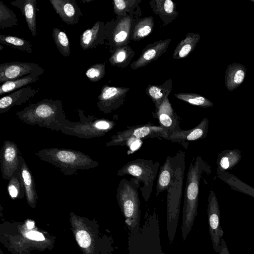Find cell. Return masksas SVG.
Listing matches in <instances>:
<instances>
[{
    "instance_id": "1",
    "label": "cell",
    "mask_w": 254,
    "mask_h": 254,
    "mask_svg": "<svg viewBox=\"0 0 254 254\" xmlns=\"http://www.w3.org/2000/svg\"><path fill=\"white\" fill-rule=\"evenodd\" d=\"M15 115L26 125H38L57 131L68 127L71 123L67 119L60 100L43 99L29 104Z\"/></svg>"
},
{
    "instance_id": "2",
    "label": "cell",
    "mask_w": 254,
    "mask_h": 254,
    "mask_svg": "<svg viewBox=\"0 0 254 254\" xmlns=\"http://www.w3.org/2000/svg\"><path fill=\"white\" fill-rule=\"evenodd\" d=\"M211 173L209 165L200 156L193 158L187 174L183 208L182 237L185 240L197 214L200 179L204 173Z\"/></svg>"
},
{
    "instance_id": "3",
    "label": "cell",
    "mask_w": 254,
    "mask_h": 254,
    "mask_svg": "<svg viewBox=\"0 0 254 254\" xmlns=\"http://www.w3.org/2000/svg\"><path fill=\"white\" fill-rule=\"evenodd\" d=\"M41 160L55 166L65 176L75 174L79 170H89L99 163L81 151L65 148H50L35 153Z\"/></svg>"
},
{
    "instance_id": "4",
    "label": "cell",
    "mask_w": 254,
    "mask_h": 254,
    "mask_svg": "<svg viewBox=\"0 0 254 254\" xmlns=\"http://www.w3.org/2000/svg\"><path fill=\"white\" fill-rule=\"evenodd\" d=\"M176 155L174 173L167 190V229L170 244L174 241L178 226L186 167V153L180 150Z\"/></svg>"
},
{
    "instance_id": "5",
    "label": "cell",
    "mask_w": 254,
    "mask_h": 254,
    "mask_svg": "<svg viewBox=\"0 0 254 254\" xmlns=\"http://www.w3.org/2000/svg\"><path fill=\"white\" fill-rule=\"evenodd\" d=\"M140 183L134 178H123L117 189L116 198L128 229L133 232L139 227L140 220V201L138 190Z\"/></svg>"
},
{
    "instance_id": "6",
    "label": "cell",
    "mask_w": 254,
    "mask_h": 254,
    "mask_svg": "<svg viewBox=\"0 0 254 254\" xmlns=\"http://www.w3.org/2000/svg\"><path fill=\"white\" fill-rule=\"evenodd\" d=\"M160 163L151 160L136 159L125 164L117 171V175L122 177L130 175L142 185L139 189L142 196L147 201L153 190L154 182L157 176Z\"/></svg>"
},
{
    "instance_id": "7",
    "label": "cell",
    "mask_w": 254,
    "mask_h": 254,
    "mask_svg": "<svg viewBox=\"0 0 254 254\" xmlns=\"http://www.w3.org/2000/svg\"><path fill=\"white\" fill-rule=\"evenodd\" d=\"M77 112L79 121L71 122L68 127L61 131L63 133L86 139L101 137L111 130L116 125L115 123L111 120L97 119L93 115L86 117L81 109H78Z\"/></svg>"
},
{
    "instance_id": "8",
    "label": "cell",
    "mask_w": 254,
    "mask_h": 254,
    "mask_svg": "<svg viewBox=\"0 0 254 254\" xmlns=\"http://www.w3.org/2000/svg\"><path fill=\"white\" fill-rule=\"evenodd\" d=\"M167 131L160 125L150 124L137 125L119 131L110 137L106 143L107 147L124 146L132 140L161 137L165 139Z\"/></svg>"
},
{
    "instance_id": "9",
    "label": "cell",
    "mask_w": 254,
    "mask_h": 254,
    "mask_svg": "<svg viewBox=\"0 0 254 254\" xmlns=\"http://www.w3.org/2000/svg\"><path fill=\"white\" fill-rule=\"evenodd\" d=\"M207 219L209 231L213 248L218 253L224 231L220 224V212L218 200L213 190L211 189L208 198Z\"/></svg>"
},
{
    "instance_id": "10",
    "label": "cell",
    "mask_w": 254,
    "mask_h": 254,
    "mask_svg": "<svg viewBox=\"0 0 254 254\" xmlns=\"http://www.w3.org/2000/svg\"><path fill=\"white\" fill-rule=\"evenodd\" d=\"M44 69L35 63L9 62L0 64V83L19 78L30 74L41 75Z\"/></svg>"
},
{
    "instance_id": "11",
    "label": "cell",
    "mask_w": 254,
    "mask_h": 254,
    "mask_svg": "<svg viewBox=\"0 0 254 254\" xmlns=\"http://www.w3.org/2000/svg\"><path fill=\"white\" fill-rule=\"evenodd\" d=\"M20 155L15 142L9 140L3 142L0 150V163L2 177L4 180L9 181L18 170Z\"/></svg>"
},
{
    "instance_id": "12",
    "label": "cell",
    "mask_w": 254,
    "mask_h": 254,
    "mask_svg": "<svg viewBox=\"0 0 254 254\" xmlns=\"http://www.w3.org/2000/svg\"><path fill=\"white\" fill-rule=\"evenodd\" d=\"M128 88L117 87L105 85L102 88L98 97L97 107L105 114L111 113L121 107L124 102V97Z\"/></svg>"
},
{
    "instance_id": "13",
    "label": "cell",
    "mask_w": 254,
    "mask_h": 254,
    "mask_svg": "<svg viewBox=\"0 0 254 254\" xmlns=\"http://www.w3.org/2000/svg\"><path fill=\"white\" fill-rule=\"evenodd\" d=\"M209 121L207 118H203L200 123L194 127L185 130L169 132L167 133L165 139L174 142L183 143L186 141H191L206 138L208 133Z\"/></svg>"
},
{
    "instance_id": "14",
    "label": "cell",
    "mask_w": 254,
    "mask_h": 254,
    "mask_svg": "<svg viewBox=\"0 0 254 254\" xmlns=\"http://www.w3.org/2000/svg\"><path fill=\"white\" fill-rule=\"evenodd\" d=\"M50 2L66 24L74 25L79 22L82 13L75 0H50Z\"/></svg>"
},
{
    "instance_id": "15",
    "label": "cell",
    "mask_w": 254,
    "mask_h": 254,
    "mask_svg": "<svg viewBox=\"0 0 254 254\" xmlns=\"http://www.w3.org/2000/svg\"><path fill=\"white\" fill-rule=\"evenodd\" d=\"M156 111L160 126L165 129L167 133L182 129L180 127V118L174 111L168 98L164 101Z\"/></svg>"
},
{
    "instance_id": "16",
    "label": "cell",
    "mask_w": 254,
    "mask_h": 254,
    "mask_svg": "<svg viewBox=\"0 0 254 254\" xmlns=\"http://www.w3.org/2000/svg\"><path fill=\"white\" fill-rule=\"evenodd\" d=\"M37 93L36 89L30 86H25L0 99V114L8 112L16 105H21L35 96Z\"/></svg>"
},
{
    "instance_id": "17",
    "label": "cell",
    "mask_w": 254,
    "mask_h": 254,
    "mask_svg": "<svg viewBox=\"0 0 254 254\" xmlns=\"http://www.w3.org/2000/svg\"><path fill=\"white\" fill-rule=\"evenodd\" d=\"M105 35V25L103 22L98 21L91 28L81 34L79 38L80 46L83 50L96 48L103 44Z\"/></svg>"
},
{
    "instance_id": "18",
    "label": "cell",
    "mask_w": 254,
    "mask_h": 254,
    "mask_svg": "<svg viewBox=\"0 0 254 254\" xmlns=\"http://www.w3.org/2000/svg\"><path fill=\"white\" fill-rule=\"evenodd\" d=\"M19 172L22 181L26 200L31 207L34 208L38 198L34 178L24 159L20 155Z\"/></svg>"
},
{
    "instance_id": "19",
    "label": "cell",
    "mask_w": 254,
    "mask_h": 254,
    "mask_svg": "<svg viewBox=\"0 0 254 254\" xmlns=\"http://www.w3.org/2000/svg\"><path fill=\"white\" fill-rule=\"evenodd\" d=\"M171 39L159 41L148 46L143 51L138 60L132 63L131 67L133 69L142 67L152 61L157 60L166 51Z\"/></svg>"
},
{
    "instance_id": "20",
    "label": "cell",
    "mask_w": 254,
    "mask_h": 254,
    "mask_svg": "<svg viewBox=\"0 0 254 254\" xmlns=\"http://www.w3.org/2000/svg\"><path fill=\"white\" fill-rule=\"evenodd\" d=\"M130 19H121L113 27L108 23L105 25L106 35L109 39L112 46H118L127 40L129 33Z\"/></svg>"
},
{
    "instance_id": "21",
    "label": "cell",
    "mask_w": 254,
    "mask_h": 254,
    "mask_svg": "<svg viewBox=\"0 0 254 254\" xmlns=\"http://www.w3.org/2000/svg\"><path fill=\"white\" fill-rule=\"evenodd\" d=\"M11 4L18 7L24 16L32 36L37 35L36 28V0H17L10 2Z\"/></svg>"
},
{
    "instance_id": "22",
    "label": "cell",
    "mask_w": 254,
    "mask_h": 254,
    "mask_svg": "<svg viewBox=\"0 0 254 254\" xmlns=\"http://www.w3.org/2000/svg\"><path fill=\"white\" fill-rule=\"evenodd\" d=\"M176 160V155L168 156L164 163L161 167L156 184V196L164 190H167L174 173Z\"/></svg>"
},
{
    "instance_id": "23",
    "label": "cell",
    "mask_w": 254,
    "mask_h": 254,
    "mask_svg": "<svg viewBox=\"0 0 254 254\" xmlns=\"http://www.w3.org/2000/svg\"><path fill=\"white\" fill-rule=\"evenodd\" d=\"M242 157L241 151L237 149H226L221 151L216 160L217 175L232 170L238 164Z\"/></svg>"
},
{
    "instance_id": "24",
    "label": "cell",
    "mask_w": 254,
    "mask_h": 254,
    "mask_svg": "<svg viewBox=\"0 0 254 254\" xmlns=\"http://www.w3.org/2000/svg\"><path fill=\"white\" fill-rule=\"evenodd\" d=\"M247 69L240 64H230L226 70L225 84L227 89L232 91L239 86L244 81Z\"/></svg>"
},
{
    "instance_id": "25",
    "label": "cell",
    "mask_w": 254,
    "mask_h": 254,
    "mask_svg": "<svg viewBox=\"0 0 254 254\" xmlns=\"http://www.w3.org/2000/svg\"><path fill=\"white\" fill-rule=\"evenodd\" d=\"M199 39L200 35L198 33H188L176 47L173 55V58L179 60L187 57L193 50Z\"/></svg>"
},
{
    "instance_id": "26",
    "label": "cell",
    "mask_w": 254,
    "mask_h": 254,
    "mask_svg": "<svg viewBox=\"0 0 254 254\" xmlns=\"http://www.w3.org/2000/svg\"><path fill=\"white\" fill-rule=\"evenodd\" d=\"M218 177L228 185L231 190L254 198V188L244 183L235 175L226 172L218 174Z\"/></svg>"
},
{
    "instance_id": "27",
    "label": "cell",
    "mask_w": 254,
    "mask_h": 254,
    "mask_svg": "<svg viewBox=\"0 0 254 254\" xmlns=\"http://www.w3.org/2000/svg\"><path fill=\"white\" fill-rule=\"evenodd\" d=\"M39 79V75L30 74L24 77L7 81L0 86V95L13 92L25 87L26 85L35 82Z\"/></svg>"
},
{
    "instance_id": "28",
    "label": "cell",
    "mask_w": 254,
    "mask_h": 254,
    "mask_svg": "<svg viewBox=\"0 0 254 254\" xmlns=\"http://www.w3.org/2000/svg\"><path fill=\"white\" fill-rule=\"evenodd\" d=\"M0 43L28 53L33 52L29 41L16 36L0 34Z\"/></svg>"
},
{
    "instance_id": "29",
    "label": "cell",
    "mask_w": 254,
    "mask_h": 254,
    "mask_svg": "<svg viewBox=\"0 0 254 254\" xmlns=\"http://www.w3.org/2000/svg\"><path fill=\"white\" fill-rule=\"evenodd\" d=\"M7 190L10 197L13 199L20 198L25 196L24 188L20 176L19 168L8 181Z\"/></svg>"
},
{
    "instance_id": "30",
    "label": "cell",
    "mask_w": 254,
    "mask_h": 254,
    "mask_svg": "<svg viewBox=\"0 0 254 254\" xmlns=\"http://www.w3.org/2000/svg\"><path fill=\"white\" fill-rule=\"evenodd\" d=\"M52 35L60 53L64 57H68L71 52L70 43L65 33L58 28H54Z\"/></svg>"
},
{
    "instance_id": "31",
    "label": "cell",
    "mask_w": 254,
    "mask_h": 254,
    "mask_svg": "<svg viewBox=\"0 0 254 254\" xmlns=\"http://www.w3.org/2000/svg\"><path fill=\"white\" fill-rule=\"evenodd\" d=\"M18 25L16 14L3 2L0 1V27L1 29L12 28Z\"/></svg>"
},
{
    "instance_id": "32",
    "label": "cell",
    "mask_w": 254,
    "mask_h": 254,
    "mask_svg": "<svg viewBox=\"0 0 254 254\" xmlns=\"http://www.w3.org/2000/svg\"><path fill=\"white\" fill-rule=\"evenodd\" d=\"M178 99L187 102L194 106L203 108L211 107L213 103L209 99L200 95L193 93H182L175 94Z\"/></svg>"
},
{
    "instance_id": "33",
    "label": "cell",
    "mask_w": 254,
    "mask_h": 254,
    "mask_svg": "<svg viewBox=\"0 0 254 254\" xmlns=\"http://www.w3.org/2000/svg\"><path fill=\"white\" fill-rule=\"evenodd\" d=\"M153 25V20L151 17L142 19L135 26L133 39L138 40L148 35L151 32Z\"/></svg>"
},
{
    "instance_id": "34",
    "label": "cell",
    "mask_w": 254,
    "mask_h": 254,
    "mask_svg": "<svg viewBox=\"0 0 254 254\" xmlns=\"http://www.w3.org/2000/svg\"><path fill=\"white\" fill-rule=\"evenodd\" d=\"M171 90L169 87L165 88L162 86H150L148 87L149 96L155 104L156 110L159 107L167 96Z\"/></svg>"
},
{
    "instance_id": "35",
    "label": "cell",
    "mask_w": 254,
    "mask_h": 254,
    "mask_svg": "<svg viewBox=\"0 0 254 254\" xmlns=\"http://www.w3.org/2000/svg\"><path fill=\"white\" fill-rule=\"evenodd\" d=\"M105 74L104 64H96L91 66L86 71L85 74L89 80L97 82L101 80Z\"/></svg>"
},
{
    "instance_id": "36",
    "label": "cell",
    "mask_w": 254,
    "mask_h": 254,
    "mask_svg": "<svg viewBox=\"0 0 254 254\" xmlns=\"http://www.w3.org/2000/svg\"><path fill=\"white\" fill-rule=\"evenodd\" d=\"M157 9L158 12L165 15H171L174 13L175 5L171 0H157Z\"/></svg>"
},
{
    "instance_id": "37",
    "label": "cell",
    "mask_w": 254,
    "mask_h": 254,
    "mask_svg": "<svg viewBox=\"0 0 254 254\" xmlns=\"http://www.w3.org/2000/svg\"><path fill=\"white\" fill-rule=\"evenodd\" d=\"M75 239L79 246L87 249L91 246L92 239L89 233L83 229L78 230L75 233Z\"/></svg>"
},
{
    "instance_id": "38",
    "label": "cell",
    "mask_w": 254,
    "mask_h": 254,
    "mask_svg": "<svg viewBox=\"0 0 254 254\" xmlns=\"http://www.w3.org/2000/svg\"><path fill=\"white\" fill-rule=\"evenodd\" d=\"M133 2L134 1L130 0H114L113 1L114 12L119 15L122 14Z\"/></svg>"
},
{
    "instance_id": "39",
    "label": "cell",
    "mask_w": 254,
    "mask_h": 254,
    "mask_svg": "<svg viewBox=\"0 0 254 254\" xmlns=\"http://www.w3.org/2000/svg\"><path fill=\"white\" fill-rule=\"evenodd\" d=\"M127 56V52L123 49L117 50L114 54L111 57L109 61L112 65H116L122 63L125 60Z\"/></svg>"
},
{
    "instance_id": "40",
    "label": "cell",
    "mask_w": 254,
    "mask_h": 254,
    "mask_svg": "<svg viewBox=\"0 0 254 254\" xmlns=\"http://www.w3.org/2000/svg\"><path fill=\"white\" fill-rule=\"evenodd\" d=\"M26 236L29 239L35 241H43L45 239L43 235L37 231H29L26 233Z\"/></svg>"
},
{
    "instance_id": "41",
    "label": "cell",
    "mask_w": 254,
    "mask_h": 254,
    "mask_svg": "<svg viewBox=\"0 0 254 254\" xmlns=\"http://www.w3.org/2000/svg\"><path fill=\"white\" fill-rule=\"evenodd\" d=\"M218 253L219 254H230L228 250L226 243L223 238L221 240V243Z\"/></svg>"
},
{
    "instance_id": "42",
    "label": "cell",
    "mask_w": 254,
    "mask_h": 254,
    "mask_svg": "<svg viewBox=\"0 0 254 254\" xmlns=\"http://www.w3.org/2000/svg\"><path fill=\"white\" fill-rule=\"evenodd\" d=\"M27 226L29 229H31L33 227V223L32 222H29L27 223Z\"/></svg>"
},
{
    "instance_id": "43",
    "label": "cell",
    "mask_w": 254,
    "mask_h": 254,
    "mask_svg": "<svg viewBox=\"0 0 254 254\" xmlns=\"http://www.w3.org/2000/svg\"><path fill=\"white\" fill-rule=\"evenodd\" d=\"M0 51H1V50L3 48V47L2 46L1 44L0 45Z\"/></svg>"
},
{
    "instance_id": "44",
    "label": "cell",
    "mask_w": 254,
    "mask_h": 254,
    "mask_svg": "<svg viewBox=\"0 0 254 254\" xmlns=\"http://www.w3.org/2000/svg\"><path fill=\"white\" fill-rule=\"evenodd\" d=\"M251 1L254 2V0H250Z\"/></svg>"
}]
</instances>
